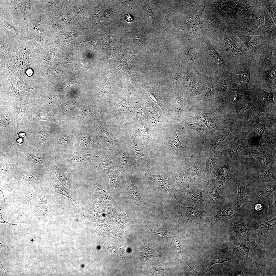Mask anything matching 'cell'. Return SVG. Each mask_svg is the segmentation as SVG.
Returning a JSON list of instances; mask_svg holds the SVG:
<instances>
[{
  "instance_id": "obj_30",
  "label": "cell",
  "mask_w": 276,
  "mask_h": 276,
  "mask_svg": "<svg viewBox=\"0 0 276 276\" xmlns=\"http://www.w3.org/2000/svg\"><path fill=\"white\" fill-rule=\"evenodd\" d=\"M256 229L261 235L269 233L270 230L276 225V218L264 222L261 224H258L255 222Z\"/></svg>"
},
{
  "instance_id": "obj_24",
  "label": "cell",
  "mask_w": 276,
  "mask_h": 276,
  "mask_svg": "<svg viewBox=\"0 0 276 276\" xmlns=\"http://www.w3.org/2000/svg\"><path fill=\"white\" fill-rule=\"evenodd\" d=\"M80 146L83 150L95 151L100 153L102 146L90 136H85L80 140Z\"/></svg>"
},
{
  "instance_id": "obj_39",
  "label": "cell",
  "mask_w": 276,
  "mask_h": 276,
  "mask_svg": "<svg viewBox=\"0 0 276 276\" xmlns=\"http://www.w3.org/2000/svg\"><path fill=\"white\" fill-rule=\"evenodd\" d=\"M265 78L266 80L271 82L273 81L274 78H275L276 77V65L266 72L265 74Z\"/></svg>"
},
{
  "instance_id": "obj_29",
  "label": "cell",
  "mask_w": 276,
  "mask_h": 276,
  "mask_svg": "<svg viewBox=\"0 0 276 276\" xmlns=\"http://www.w3.org/2000/svg\"><path fill=\"white\" fill-rule=\"evenodd\" d=\"M29 97L28 94L24 101L19 104L15 109L16 122L18 125L24 119Z\"/></svg>"
},
{
  "instance_id": "obj_3",
  "label": "cell",
  "mask_w": 276,
  "mask_h": 276,
  "mask_svg": "<svg viewBox=\"0 0 276 276\" xmlns=\"http://www.w3.org/2000/svg\"><path fill=\"white\" fill-rule=\"evenodd\" d=\"M244 44L252 55L256 54L261 47L264 43L265 40L262 35L247 36L235 33Z\"/></svg>"
},
{
  "instance_id": "obj_42",
  "label": "cell",
  "mask_w": 276,
  "mask_h": 276,
  "mask_svg": "<svg viewBox=\"0 0 276 276\" xmlns=\"http://www.w3.org/2000/svg\"><path fill=\"white\" fill-rule=\"evenodd\" d=\"M265 124H262L259 122V118L256 127L255 134L256 135L261 137L262 135L264 132L265 130Z\"/></svg>"
},
{
  "instance_id": "obj_20",
  "label": "cell",
  "mask_w": 276,
  "mask_h": 276,
  "mask_svg": "<svg viewBox=\"0 0 276 276\" xmlns=\"http://www.w3.org/2000/svg\"><path fill=\"white\" fill-rule=\"evenodd\" d=\"M276 55L275 46L269 45L259 55V68L261 71L264 67L269 63Z\"/></svg>"
},
{
  "instance_id": "obj_19",
  "label": "cell",
  "mask_w": 276,
  "mask_h": 276,
  "mask_svg": "<svg viewBox=\"0 0 276 276\" xmlns=\"http://www.w3.org/2000/svg\"><path fill=\"white\" fill-rule=\"evenodd\" d=\"M180 207L181 215L185 219L191 220L202 219L205 217L201 210L197 207Z\"/></svg>"
},
{
  "instance_id": "obj_12",
  "label": "cell",
  "mask_w": 276,
  "mask_h": 276,
  "mask_svg": "<svg viewBox=\"0 0 276 276\" xmlns=\"http://www.w3.org/2000/svg\"><path fill=\"white\" fill-rule=\"evenodd\" d=\"M234 130V129H226L213 137L210 139H206L204 142L205 151L213 153L217 146L224 140L231 132Z\"/></svg>"
},
{
  "instance_id": "obj_9",
  "label": "cell",
  "mask_w": 276,
  "mask_h": 276,
  "mask_svg": "<svg viewBox=\"0 0 276 276\" xmlns=\"http://www.w3.org/2000/svg\"><path fill=\"white\" fill-rule=\"evenodd\" d=\"M205 160V166L202 174L203 181L207 183L216 166L225 157L222 155H217L205 151L204 153Z\"/></svg>"
},
{
  "instance_id": "obj_59",
  "label": "cell",
  "mask_w": 276,
  "mask_h": 276,
  "mask_svg": "<svg viewBox=\"0 0 276 276\" xmlns=\"http://www.w3.org/2000/svg\"><path fill=\"white\" fill-rule=\"evenodd\" d=\"M175 102H176V105L177 106V107L178 108H181L182 104V102L181 100L179 98H177L176 99Z\"/></svg>"
},
{
  "instance_id": "obj_44",
  "label": "cell",
  "mask_w": 276,
  "mask_h": 276,
  "mask_svg": "<svg viewBox=\"0 0 276 276\" xmlns=\"http://www.w3.org/2000/svg\"><path fill=\"white\" fill-rule=\"evenodd\" d=\"M71 139V137L65 136L60 138L58 141L59 146L62 148L64 147L69 143Z\"/></svg>"
},
{
  "instance_id": "obj_11",
  "label": "cell",
  "mask_w": 276,
  "mask_h": 276,
  "mask_svg": "<svg viewBox=\"0 0 276 276\" xmlns=\"http://www.w3.org/2000/svg\"><path fill=\"white\" fill-rule=\"evenodd\" d=\"M112 154L111 158L114 167L123 174H126L128 170L129 166L126 153L119 148Z\"/></svg>"
},
{
  "instance_id": "obj_33",
  "label": "cell",
  "mask_w": 276,
  "mask_h": 276,
  "mask_svg": "<svg viewBox=\"0 0 276 276\" xmlns=\"http://www.w3.org/2000/svg\"><path fill=\"white\" fill-rule=\"evenodd\" d=\"M97 167L100 170L114 169V166L111 157L108 156H103L100 160Z\"/></svg>"
},
{
  "instance_id": "obj_43",
  "label": "cell",
  "mask_w": 276,
  "mask_h": 276,
  "mask_svg": "<svg viewBox=\"0 0 276 276\" xmlns=\"http://www.w3.org/2000/svg\"><path fill=\"white\" fill-rule=\"evenodd\" d=\"M189 126L192 129L197 131L200 134H203L204 129L201 125L199 123L194 122H189L188 123Z\"/></svg>"
},
{
  "instance_id": "obj_56",
  "label": "cell",
  "mask_w": 276,
  "mask_h": 276,
  "mask_svg": "<svg viewBox=\"0 0 276 276\" xmlns=\"http://www.w3.org/2000/svg\"><path fill=\"white\" fill-rule=\"evenodd\" d=\"M220 87L221 90L224 92L226 91L228 87L227 84L225 80H222L220 83Z\"/></svg>"
},
{
  "instance_id": "obj_53",
  "label": "cell",
  "mask_w": 276,
  "mask_h": 276,
  "mask_svg": "<svg viewBox=\"0 0 276 276\" xmlns=\"http://www.w3.org/2000/svg\"><path fill=\"white\" fill-rule=\"evenodd\" d=\"M192 78L190 75L188 73H186L185 76V84L187 89H188L192 82Z\"/></svg>"
},
{
  "instance_id": "obj_27",
  "label": "cell",
  "mask_w": 276,
  "mask_h": 276,
  "mask_svg": "<svg viewBox=\"0 0 276 276\" xmlns=\"http://www.w3.org/2000/svg\"><path fill=\"white\" fill-rule=\"evenodd\" d=\"M190 118L202 121L211 131L213 130L216 126V123L213 117L209 114H195L190 117Z\"/></svg>"
},
{
  "instance_id": "obj_2",
  "label": "cell",
  "mask_w": 276,
  "mask_h": 276,
  "mask_svg": "<svg viewBox=\"0 0 276 276\" xmlns=\"http://www.w3.org/2000/svg\"><path fill=\"white\" fill-rule=\"evenodd\" d=\"M235 208L234 205L221 204L214 216L209 217L211 221L215 223L224 221L232 218L243 215Z\"/></svg>"
},
{
  "instance_id": "obj_58",
  "label": "cell",
  "mask_w": 276,
  "mask_h": 276,
  "mask_svg": "<svg viewBox=\"0 0 276 276\" xmlns=\"http://www.w3.org/2000/svg\"><path fill=\"white\" fill-rule=\"evenodd\" d=\"M151 248H147L146 249V250H147L146 252H147V255H146V257L147 258H150L151 257L152 255H154V254L153 253L152 250V249H151Z\"/></svg>"
},
{
  "instance_id": "obj_25",
  "label": "cell",
  "mask_w": 276,
  "mask_h": 276,
  "mask_svg": "<svg viewBox=\"0 0 276 276\" xmlns=\"http://www.w3.org/2000/svg\"><path fill=\"white\" fill-rule=\"evenodd\" d=\"M241 41L235 34L233 38L227 39L225 44L228 49L234 54L244 55L245 54L239 44V42Z\"/></svg>"
},
{
  "instance_id": "obj_17",
  "label": "cell",
  "mask_w": 276,
  "mask_h": 276,
  "mask_svg": "<svg viewBox=\"0 0 276 276\" xmlns=\"http://www.w3.org/2000/svg\"><path fill=\"white\" fill-rule=\"evenodd\" d=\"M146 176L150 180L154 182L156 185L162 187L165 190L169 192L170 195L181 204L176 197L174 191L168 182L166 178L163 175H156L151 174L145 171Z\"/></svg>"
},
{
  "instance_id": "obj_60",
  "label": "cell",
  "mask_w": 276,
  "mask_h": 276,
  "mask_svg": "<svg viewBox=\"0 0 276 276\" xmlns=\"http://www.w3.org/2000/svg\"><path fill=\"white\" fill-rule=\"evenodd\" d=\"M8 242L7 241L5 240L3 241L0 242L1 248L2 247L8 245Z\"/></svg>"
},
{
  "instance_id": "obj_41",
  "label": "cell",
  "mask_w": 276,
  "mask_h": 276,
  "mask_svg": "<svg viewBox=\"0 0 276 276\" xmlns=\"http://www.w3.org/2000/svg\"><path fill=\"white\" fill-rule=\"evenodd\" d=\"M273 93V92H267L263 89L261 92L262 99L265 101L275 103L274 100Z\"/></svg>"
},
{
  "instance_id": "obj_13",
  "label": "cell",
  "mask_w": 276,
  "mask_h": 276,
  "mask_svg": "<svg viewBox=\"0 0 276 276\" xmlns=\"http://www.w3.org/2000/svg\"><path fill=\"white\" fill-rule=\"evenodd\" d=\"M276 24L269 14L267 9L265 15L263 27L261 30L264 40L276 41Z\"/></svg>"
},
{
  "instance_id": "obj_14",
  "label": "cell",
  "mask_w": 276,
  "mask_h": 276,
  "mask_svg": "<svg viewBox=\"0 0 276 276\" xmlns=\"http://www.w3.org/2000/svg\"><path fill=\"white\" fill-rule=\"evenodd\" d=\"M232 179L236 183L238 188L234 205L237 209L241 212L244 205L247 186L245 185V181L242 179L234 177H232Z\"/></svg>"
},
{
  "instance_id": "obj_61",
  "label": "cell",
  "mask_w": 276,
  "mask_h": 276,
  "mask_svg": "<svg viewBox=\"0 0 276 276\" xmlns=\"http://www.w3.org/2000/svg\"><path fill=\"white\" fill-rule=\"evenodd\" d=\"M2 214L1 213V209H0V220H1V223H7V224H10V225H15L17 224H12V223H8L7 222H5L4 221V220H3V218H2V214Z\"/></svg>"
},
{
  "instance_id": "obj_47",
  "label": "cell",
  "mask_w": 276,
  "mask_h": 276,
  "mask_svg": "<svg viewBox=\"0 0 276 276\" xmlns=\"http://www.w3.org/2000/svg\"><path fill=\"white\" fill-rule=\"evenodd\" d=\"M186 53L189 58L192 62H194L196 60V56L194 50L191 48H188Z\"/></svg>"
},
{
  "instance_id": "obj_40",
  "label": "cell",
  "mask_w": 276,
  "mask_h": 276,
  "mask_svg": "<svg viewBox=\"0 0 276 276\" xmlns=\"http://www.w3.org/2000/svg\"><path fill=\"white\" fill-rule=\"evenodd\" d=\"M252 103H250L247 105L242 106L236 112L238 114H248L252 112Z\"/></svg>"
},
{
  "instance_id": "obj_22",
  "label": "cell",
  "mask_w": 276,
  "mask_h": 276,
  "mask_svg": "<svg viewBox=\"0 0 276 276\" xmlns=\"http://www.w3.org/2000/svg\"><path fill=\"white\" fill-rule=\"evenodd\" d=\"M230 228L235 232L237 237L240 240L246 243L249 240L248 233L246 223L244 222L238 224L229 223Z\"/></svg>"
},
{
  "instance_id": "obj_38",
  "label": "cell",
  "mask_w": 276,
  "mask_h": 276,
  "mask_svg": "<svg viewBox=\"0 0 276 276\" xmlns=\"http://www.w3.org/2000/svg\"><path fill=\"white\" fill-rule=\"evenodd\" d=\"M272 194V197H269L268 200L269 203V213L276 214V193Z\"/></svg>"
},
{
  "instance_id": "obj_36",
  "label": "cell",
  "mask_w": 276,
  "mask_h": 276,
  "mask_svg": "<svg viewBox=\"0 0 276 276\" xmlns=\"http://www.w3.org/2000/svg\"><path fill=\"white\" fill-rule=\"evenodd\" d=\"M250 78V74L248 70H244L238 73V80L239 84L248 88Z\"/></svg>"
},
{
  "instance_id": "obj_37",
  "label": "cell",
  "mask_w": 276,
  "mask_h": 276,
  "mask_svg": "<svg viewBox=\"0 0 276 276\" xmlns=\"http://www.w3.org/2000/svg\"><path fill=\"white\" fill-rule=\"evenodd\" d=\"M128 186L129 192L134 199L141 201V199L139 192L137 188L131 183L129 182Z\"/></svg>"
},
{
  "instance_id": "obj_23",
  "label": "cell",
  "mask_w": 276,
  "mask_h": 276,
  "mask_svg": "<svg viewBox=\"0 0 276 276\" xmlns=\"http://www.w3.org/2000/svg\"><path fill=\"white\" fill-rule=\"evenodd\" d=\"M7 79L11 84L18 99L20 100H22V95L25 92L33 89L31 86L25 83L21 79Z\"/></svg>"
},
{
  "instance_id": "obj_28",
  "label": "cell",
  "mask_w": 276,
  "mask_h": 276,
  "mask_svg": "<svg viewBox=\"0 0 276 276\" xmlns=\"http://www.w3.org/2000/svg\"><path fill=\"white\" fill-rule=\"evenodd\" d=\"M258 186L260 196L267 198L276 190V182L258 183Z\"/></svg>"
},
{
  "instance_id": "obj_57",
  "label": "cell",
  "mask_w": 276,
  "mask_h": 276,
  "mask_svg": "<svg viewBox=\"0 0 276 276\" xmlns=\"http://www.w3.org/2000/svg\"><path fill=\"white\" fill-rule=\"evenodd\" d=\"M124 18L126 21L129 22H131L133 20V16L130 14L128 13L125 14Z\"/></svg>"
},
{
  "instance_id": "obj_15",
  "label": "cell",
  "mask_w": 276,
  "mask_h": 276,
  "mask_svg": "<svg viewBox=\"0 0 276 276\" xmlns=\"http://www.w3.org/2000/svg\"><path fill=\"white\" fill-rule=\"evenodd\" d=\"M256 3L252 10L251 19L253 22L261 30L264 24L267 9L262 3L261 5H259L258 2Z\"/></svg>"
},
{
  "instance_id": "obj_46",
  "label": "cell",
  "mask_w": 276,
  "mask_h": 276,
  "mask_svg": "<svg viewBox=\"0 0 276 276\" xmlns=\"http://www.w3.org/2000/svg\"><path fill=\"white\" fill-rule=\"evenodd\" d=\"M212 88L210 84L209 83L205 84L203 86L202 91L204 96L207 97L209 96L212 93Z\"/></svg>"
},
{
  "instance_id": "obj_62",
  "label": "cell",
  "mask_w": 276,
  "mask_h": 276,
  "mask_svg": "<svg viewBox=\"0 0 276 276\" xmlns=\"http://www.w3.org/2000/svg\"><path fill=\"white\" fill-rule=\"evenodd\" d=\"M26 73L29 76H31L33 74V71L31 69H28L26 71Z\"/></svg>"
},
{
  "instance_id": "obj_50",
  "label": "cell",
  "mask_w": 276,
  "mask_h": 276,
  "mask_svg": "<svg viewBox=\"0 0 276 276\" xmlns=\"http://www.w3.org/2000/svg\"><path fill=\"white\" fill-rule=\"evenodd\" d=\"M182 72V68H180L174 74L172 78V81L174 84H175L177 83Z\"/></svg>"
},
{
  "instance_id": "obj_4",
  "label": "cell",
  "mask_w": 276,
  "mask_h": 276,
  "mask_svg": "<svg viewBox=\"0 0 276 276\" xmlns=\"http://www.w3.org/2000/svg\"><path fill=\"white\" fill-rule=\"evenodd\" d=\"M231 165V163L225 157L216 166L212 172L211 175L212 181L218 180L226 181L228 179H232Z\"/></svg>"
},
{
  "instance_id": "obj_32",
  "label": "cell",
  "mask_w": 276,
  "mask_h": 276,
  "mask_svg": "<svg viewBox=\"0 0 276 276\" xmlns=\"http://www.w3.org/2000/svg\"><path fill=\"white\" fill-rule=\"evenodd\" d=\"M264 5L269 14L276 24V1H259Z\"/></svg>"
},
{
  "instance_id": "obj_6",
  "label": "cell",
  "mask_w": 276,
  "mask_h": 276,
  "mask_svg": "<svg viewBox=\"0 0 276 276\" xmlns=\"http://www.w3.org/2000/svg\"><path fill=\"white\" fill-rule=\"evenodd\" d=\"M251 146L252 145L248 141L244 140H239L234 145L222 151L221 154L226 158L232 164L238 158L241 151Z\"/></svg>"
},
{
  "instance_id": "obj_55",
  "label": "cell",
  "mask_w": 276,
  "mask_h": 276,
  "mask_svg": "<svg viewBox=\"0 0 276 276\" xmlns=\"http://www.w3.org/2000/svg\"><path fill=\"white\" fill-rule=\"evenodd\" d=\"M28 154L32 158L33 161L35 163L41 165L44 164V161L42 158L30 154Z\"/></svg>"
},
{
  "instance_id": "obj_51",
  "label": "cell",
  "mask_w": 276,
  "mask_h": 276,
  "mask_svg": "<svg viewBox=\"0 0 276 276\" xmlns=\"http://www.w3.org/2000/svg\"><path fill=\"white\" fill-rule=\"evenodd\" d=\"M199 85L198 82H195L192 84L191 88V93L193 95L197 94L199 91Z\"/></svg>"
},
{
  "instance_id": "obj_45",
  "label": "cell",
  "mask_w": 276,
  "mask_h": 276,
  "mask_svg": "<svg viewBox=\"0 0 276 276\" xmlns=\"http://www.w3.org/2000/svg\"><path fill=\"white\" fill-rule=\"evenodd\" d=\"M59 178L63 183L69 185L70 181L67 173L63 171H60L58 173Z\"/></svg>"
},
{
  "instance_id": "obj_16",
  "label": "cell",
  "mask_w": 276,
  "mask_h": 276,
  "mask_svg": "<svg viewBox=\"0 0 276 276\" xmlns=\"http://www.w3.org/2000/svg\"><path fill=\"white\" fill-rule=\"evenodd\" d=\"M102 155L100 153L92 154L79 153L74 152L71 153L67 158L66 162H82L97 159Z\"/></svg>"
},
{
  "instance_id": "obj_26",
  "label": "cell",
  "mask_w": 276,
  "mask_h": 276,
  "mask_svg": "<svg viewBox=\"0 0 276 276\" xmlns=\"http://www.w3.org/2000/svg\"><path fill=\"white\" fill-rule=\"evenodd\" d=\"M133 142V157L135 159L146 161L149 163L143 153V149L141 143L137 139L132 135H130Z\"/></svg>"
},
{
  "instance_id": "obj_48",
  "label": "cell",
  "mask_w": 276,
  "mask_h": 276,
  "mask_svg": "<svg viewBox=\"0 0 276 276\" xmlns=\"http://www.w3.org/2000/svg\"><path fill=\"white\" fill-rule=\"evenodd\" d=\"M173 144L177 149L182 148L189 149V147H184L182 146L181 143L178 136L177 131L175 132Z\"/></svg>"
},
{
  "instance_id": "obj_63",
  "label": "cell",
  "mask_w": 276,
  "mask_h": 276,
  "mask_svg": "<svg viewBox=\"0 0 276 276\" xmlns=\"http://www.w3.org/2000/svg\"><path fill=\"white\" fill-rule=\"evenodd\" d=\"M22 139L21 138H20L19 139H18V140H17V142L18 143H20L22 142Z\"/></svg>"
},
{
  "instance_id": "obj_49",
  "label": "cell",
  "mask_w": 276,
  "mask_h": 276,
  "mask_svg": "<svg viewBox=\"0 0 276 276\" xmlns=\"http://www.w3.org/2000/svg\"><path fill=\"white\" fill-rule=\"evenodd\" d=\"M14 164L3 163L1 165V170L5 172H7L14 169Z\"/></svg>"
},
{
  "instance_id": "obj_7",
  "label": "cell",
  "mask_w": 276,
  "mask_h": 276,
  "mask_svg": "<svg viewBox=\"0 0 276 276\" xmlns=\"http://www.w3.org/2000/svg\"><path fill=\"white\" fill-rule=\"evenodd\" d=\"M93 126L94 132L98 135L101 140L102 144L109 150L112 153L119 148V141L114 140L109 133L102 128L98 121Z\"/></svg>"
},
{
  "instance_id": "obj_31",
  "label": "cell",
  "mask_w": 276,
  "mask_h": 276,
  "mask_svg": "<svg viewBox=\"0 0 276 276\" xmlns=\"http://www.w3.org/2000/svg\"><path fill=\"white\" fill-rule=\"evenodd\" d=\"M230 260V257L229 252L227 251L221 252H217L208 267L203 271H207L213 264L216 263H221L226 261Z\"/></svg>"
},
{
  "instance_id": "obj_34",
  "label": "cell",
  "mask_w": 276,
  "mask_h": 276,
  "mask_svg": "<svg viewBox=\"0 0 276 276\" xmlns=\"http://www.w3.org/2000/svg\"><path fill=\"white\" fill-rule=\"evenodd\" d=\"M113 170L103 169L102 170L109 177L110 185L116 188L121 185V182L118 176L112 171Z\"/></svg>"
},
{
  "instance_id": "obj_8",
  "label": "cell",
  "mask_w": 276,
  "mask_h": 276,
  "mask_svg": "<svg viewBox=\"0 0 276 276\" xmlns=\"http://www.w3.org/2000/svg\"><path fill=\"white\" fill-rule=\"evenodd\" d=\"M202 155L201 150L195 162L190 168L187 170L190 184L193 187H195L202 179Z\"/></svg>"
},
{
  "instance_id": "obj_35",
  "label": "cell",
  "mask_w": 276,
  "mask_h": 276,
  "mask_svg": "<svg viewBox=\"0 0 276 276\" xmlns=\"http://www.w3.org/2000/svg\"><path fill=\"white\" fill-rule=\"evenodd\" d=\"M29 116L32 121L48 120L56 122L55 119L44 113L32 112L30 113Z\"/></svg>"
},
{
  "instance_id": "obj_21",
  "label": "cell",
  "mask_w": 276,
  "mask_h": 276,
  "mask_svg": "<svg viewBox=\"0 0 276 276\" xmlns=\"http://www.w3.org/2000/svg\"><path fill=\"white\" fill-rule=\"evenodd\" d=\"M266 153H272L264 142H261L258 144L249 147L243 150L239 153V156H251Z\"/></svg>"
},
{
  "instance_id": "obj_18",
  "label": "cell",
  "mask_w": 276,
  "mask_h": 276,
  "mask_svg": "<svg viewBox=\"0 0 276 276\" xmlns=\"http://www.w3.org/2000/svg\"><path fill=\"white\" fill-rule=\"evenodd\" d=\"M257 182H276V158H273L269 168L260 172Z\"/></svg>"
},
{
  "instance_id": "obj_54",
  "label": "cell",
  "mask_w": 276,
  "mask_h": 276,
  "mask_svg": "<svg viewBox=\"0 0 276 276\" xmlns=\"http://www.w3.org/2000/svg\"><path fill=\"white\" fill-rule=\"evenodd\" d=\"M230 99L232 101H236L240 98V95L239 93L236 91H233L231 92L229 95Z\"/></svg>"
},
{
  "instance_id": "obj_10",
  "label": "cell",
  "mask_w": 276,
  "mask_h": 276,
  "mask_svg": "<svg viewBox=\"0 0 276 276\" xmlns=\"http://www.w3.org/2000/svg\"><path fill=\"white\" fill-rule=\"evenodd\" d=\"M231 239L237 254L243 262L254 266H264L254 259L250 255L248 248L240 243L233 236H232Z\"/></svg>"
},
{
  "instance_id": "obj_52",
  "label": "cell",
  "mask_w": 276,
  "mask_h": 276,
  "mask_svg": "<svg viewBox=\"0 0 276 276\" xmlns=\"http://www.w3.org/2000/svg\"><path fill=\"white\" fill-rule=\"evenodd\" d=\"M151 273L156 275H163L164 271L163 269L160 267H155L151 270Z\"/></svg>"
},
{
  "instance_id": "obj_5",
  "label": "cell",
  "mask_w": 276,
  "mask_h": 276,
  "mask_svg": "<svg viewBox=\"0 0 276 276\" xmlns=\"http://www.w3.org/2000/svg\"><path fill=\"white\" fill-rule=\"evenodd\" d=\"M186 190L189 200L193 205L203 209L209 206V200L205 192L193 187Z\"/></svg>"
},
{
  "instance_id": "obj_1",
  "label": "cell",
  "mask_w": 276,
  "mask_h": 276,
  "mask_svg": "<svg viewBox=\"0 0 276 276\" xmlns=\"http://www.w3.org/2000/svg\"><path fill=\"white\" fill-rule=\"evenodd\" d=\"M276 153H266L251 156H243L248 167L259 172L269 168L274 156Z\"/></svg>"
}]
</instances>
